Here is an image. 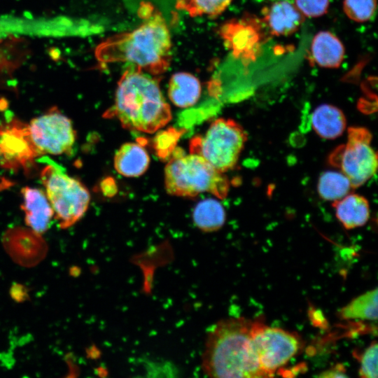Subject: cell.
Segmentation results:
<instances>
[{
    "label": "cell",
    "mask_w": 378,
    "mask_h": 378,
    "mask_svg": "<svg viewBox=\"0 0 378 378\" xmlns=\"http://www.w3.org/2000/svg\"><path fill=\"white\" fill-rule=\"evenodd\" d=\"M138 13L143 20L139 27L107 38L97 48V59L104 64L127 62L151 76L161 75L172 59L169 30L151 4L141 2Z\"/></svg>",
    "instance_id": "1"
},
{
    "label": "cell",
    "mask_w": 378,
    "mask_h": 378,
    "mask_svg": "<svg viewBox=\"0 0 378 378\" xmlns=\"http://www.w3.org/2000/svg\"><path fill=\"white\" fill-rule=\"evenodd\" d=\"M106 115L115 116L127 130L145 133L158 131L172 119L158 81L132 65L122 74L114 104Z\"/></svg>",
    "instance_id": "2"
},
{
    "label": "cell",
    "mask_w": 378,
    "mask_h": 378,
    "mask_svg": "<svg viewBox=\"0 0 378 378\" xmlns=\"http://www.w3.org/2000/svg\"><path fill=\"white\" fill-rule=\"evenodd\" d=\"M252 320L229 318L218 322L208 333L202 356L204 372L211 377H265L253 352Z\"/></svg>",
    "instance_id": "3"
},
{
    "label": "cell",
    "mask_w": 378,
    "mask_h": 378,
    "mask_svg": "<svg viewBox=\"0 0 378 378\" xmlns=\"http://www.w3.org/2000/svg\"><path fill=\"white\" fill-rule=\"evenodd\" d=\"M164 185L168 194L192 197L209 192L225 198L230 185L227 178L216 170L202 156L176 150L164 168Z\"/></svg>",
    "instance_id": "4"
},
{
    "label": "cell",
    "mask_w": 378,
    "mask_h": 378,
    "mask_svg": "<svg viewBox=\"0 0 378 378\" xmlns=\"http://www.w3.org/2000/svg\"><path fill=\"white\" fill-rule=\"evenodd\" d=\"M40 160L46 164L41 178L54 216L60 227H71L86 212L90 192L82 183L69 176L61 165L48 157Z\"/></svg>",
    "instance_id": "5"
},
{
    "label": "cell",
    "mask_w": 378,
    "mask_h": 378,
    "mask_svg": "<svg viewBox=\"0 0 378 378\" xmlns=\"http://www.w3.org/2000/svg\"><path fill=\"white\" fill-rule=\"evenodd\" d=\"M246 140L247 134L238 122L220 118L211 123L202 137L193 140L190 150L225 173L236 166Z\"/></svg>",
    "instance_id": "6"
},
{
    "label": "cell",
    "mask_w": 378,
    "mask_h": 378,
    "mask_svg": "<svg viewBox=\"0 0 378 378\" xmlns=\"http://www.w3.org/2000/svg\"><path fill=\"white\" fill-rule=\"evenodd\" d=\"M250 340L265 377L274 376L302 347L301 339L297 334L270 327L260 320L252 321Z\"/></svg>",
    "instance_id": "7"
},
{
    "label": "cell",
    "mask_w": 378,
    "mask_h": 378,
    "mask_svg": "<svg viewBox=\"0 0 378 378\" xmlns=\"http://www.w3.org/2000/svg\"><path fill=\"white\" fill-rule=\"evenodd\" d=\"M371 141L368 130L351 127L346 144L335 148L329 156V162L348 177L353 188L363 185L377 171V156Z\"/></svg>",
    "instance_id": "8"
},
{
    "label": "cell",
    "mask_w": 378,
    "mask_h": 378,
    "mask_svg": "<svg viewBox=\"0 0 378 378\" xmlns=\"http://www.w3.org/2000/svg\"><path fill=\"white\" fill-rule=\"evenodd\" d=\"M28 130L39 155L69 154L76 141L71 121L55 108L31 120Z\"/></svg>",
    "instance_id": "9"
},
{
    "label": "cell",
    "mask_w": 378,
    "mask_h": 378,
    "mask_svg": "<svg viewBox=\"0 0 378 378\" xmlns=\"http://www.w3.org/2000/svg\"><path fill=\"white\" fill-rule=\"evenodd\" d=\"M40 156L34 146L28 125L12 119L0 123V165L19 170L27 169Z\"/></svg>",
    "instance_id": "10"
},
{
    "label": "cell",
    "mask_w": 378,
    "mask_h": 378,
    "mask_svg": "<svg viewBox=\"0 0 378 378\" xmlns=\"http://www.w3.org/2000/svg\"><path fill=\"white\" fill-rule=\"evenodd\" d=\"M4 245L11 258L23 266H33L46 255L47 246L33 230L13 229L4 237Z\"/></svg>",
    "instance_id": "11"
},
{
    "label": "cell",
    "mask_w": 378,
    "mask_h": 378,
    "mask_svg": "<svg viewBox=\"0 0 378 378\" xmlns=\"http://www.w3.org/2000/svg\"><path fill=\"white\" fill-rule=\"evenodd\" d=\"M23 202L21 208L25 216V223L34 232L41 234L49 227L54 211L51 204L41 189L24 187L22 189Z\"/></svg>",
    "instance_id": "12"
},
{
    "label": "cell",
    "mask_w": 378,
    "mask_h": 378,
    "mask_svg": "<svg viewBox=\"0 0 378 378\" xmlns=\"http://www.w3.org/2000/svg\"><path fill=\"white\" fill-rule=\"evenodd\" d=\"M265 19L272 34L288 36L300 27L304 15L291 2L279 0L267 10Z\"/></svg>",
    "instance_id": "13"
},
{
    "label": "cell",
    "mask_w": 378,
    "mask_h": 378,
    "mask_svg": "<svg viewBox=\"0 0 378 378\" xmlns=\"http://www.w3.org/2000/svg\"><path fill=\"white\" fill-rule=\"evenodd\" d=\"M113 162L115 169L120 175L125 177H138L148 169L150 157L142 146L129 142L118 149Z\"/></svg>",
    "instance_id": "14"
},
{
    "label": "cell",
    "mask_w": 378,
    "mask_h": 378,
    "mask_svg": "<svg viewBox=\"0 0 378 378\" xmlns=\"http://www.w3.org/2000/svg\"><path fill=\"white\" fill-rule=\"evenodd\" d=\"M333 206L337 219L347 230L364 225L370 217L368 201L360 195L348 194L334 202Z\"/></svg>",
    "instance_id": "15"
},
{
    "label": "cell",
    "mask_w": 378,
    "mask_h": 378,
    "mask_svg": "<svg viewBox=\"0 0 378 378\" xmlns=\"http://www.w3.org/2000/svg\"><path fill=\"white\" fill-rule=\"evenodd\" d=\"M312 56L321 66L337 68L344 57V47L341 41L328 31H321L314 37L311 46Z\"/></svg>",
    "instance_id": "16"
},
{
    "label": "cell",
    "mask_w": 378,
    "mask_h": 378,
    "mask_svg": "<svg viewBox=\"0 0 378 378\" xmlns=\"http://www.w3.org/2000/svg\"><path fill=\"white\" fill-rule=\"evenodd\" d=\"M312 125L318 136L333 139L342 134L346 120L343 112L331 104H321L312 113Z\"/></svg>",
    "instance_id": "17"
},
{
    "label": "cell",
    "mask_w": 378,
    "mask_h": 378,
    "mask_svg": "<svg viewBox=\"0 0 378 378\" xmlns=\"http://www.w3.org/2000/svg\"><path fill=\"white\" fill-rule=\"evenodd\" d=\"M201 89L200 82L195 76L178 72L170 78L168 95L175 106L187 108L197 103L201 94Z\"/></svg>",
    "instance_id": "18"
},
{
    "label": "cell",
    "mask_w": 378,
    "mask_h": 378,
    "mask_svg": "<svg viewBox=\"0 0 378 378\" xmlns=\"http://www.w3.org/2000/svg\"><path fill=\"white\" fill-rule=\"evenodd\" d=\"M192 218L195 225L200 230L211 232L223 226L226 214L223 205L218 200L207 198L195 206Z\"/></svg>",
    "instance_id": "19"
},
{
    "label": "cell",
    "mask_w": 378,
    "mask_h": 378,
    "mask_svg": "<svg viewBox=\"0 0 378 378\" xmlns=\"http://www.w3.org/2000/svg\"><path fill=\"white\" fill-rule=\"evenodd\" d=\"M339 317L344 320L377 319V288L360 295L339 311Z\"/></svg>",
    "instance_id": "20"
},
{
    "label": "cell",
    "mask_w": 378,
    "mask_h": 378,
    "mask_svg": "<svg viewBox=\"0 0 378 378\" xmlns=\"http://www.w3.org/2000/svg\"><path fill=\"white\" fill-rule=\"evenodd\" d=\"M353 188L346 176L342 172L327 171L320 176L317 190L325 200L336 202L348 195Z\"/></svg>",
    "instance_id": "21"
},
{
    "label": "cell",
    "mask_w": 378,
    "mask_h": 378,
    "mask_svg": "<svg viewBox=\"0 0 378 378\" xmlns=\"http://www.w3.org/2000/svg\"><path fill=\"white\" fill-rule=\"evenodd\" d=\"M232 0H176V7L192 17L207 15L215 18L220 15Z\"/></svg>",
    "instance_id": "22"
},
{
    "label": "cell",
    "mask_w": 378,
    "mask_h": 378,
    "mask_svg": "<svg viewBox=\"0 0 378 378\" xmlns=\"http://www.w3.org/2000/svg\"><path fill=\"white\" fill-rule=\"evenodd\" d=\"M377 8V0H344L343 9L351 20L363 22L370 20Z\"/></svg>",
    "instance_id": "23"
},
{
    "label": "cell",
    "mask_w": 378,
    "mask_h": 378,
    "mask_svg": "<svg viewBox=\"0 0 378 378\" xmlns=\"http://www.w3.org/2000/svg\"><path fill=\"white\" fill-rule=\"evenodd\" d=\"M376 341H373L370 346L360 354V368L358 374L363 378L377 377V357L378 348Z\"/></svg>",
    "instance_id": "24"
},
{
    "label": "cell",
    "mask_w": 378,
    "mask_h": 378,
    "mask_svg": "<svg viewBox=\"0 0 378 378\" xmlns=\"http://www.w3.org/2000/svg\"><path fill=\"white\" fill-rule=\"evenodd\" d=\"M295 3L302 14L309 18L324 15L329 6V0H295Z\"/></svg>",
    "instance_id": "25"
},
{
    "label": "cell",
    "mask_w": 378,
    "mask_h": 378,
    "mask_svg": "<svg viewBox=\"0 0 378 378\" xmlns=\"http://www.w3.org/2000/svg\"><path fill=\"white\" fill-rule=\"evenodd\" d=\"M320 377L325 378H335V377H346L345 367L341 364L338 363L330 369L323 372L318 375Z\"/></svg>",
    "instance_id": "26"
},
{
    "label": "cell",
    "mask_w": 378,
    "mask_h": 378,
    "mask_svg": "<svg viewBox=\"0 0 378 378\" xmlns=\"http://www.w3.org/2000/svg\"><path fill=\"white\" fill-rule=\"evenodd\" d=\"M11 295L14 300L22 301L26 299L27 294L24 286L19 284H15L11 289Z\"/></svg>",
    "instance_id": "27"
},
{
    "label": "cell",
    "mask_w": 378,
    "mask_h": 378,
    "mask_svg": "<svg viewBox=\"0 0 378 378\" xmlns=\"http://www.w3.org/2000/svg\"><path fill=\"white\" fill-rule=\"evenodd\" d=\"M14 185V183L6 177L0 176V192L5 190Z\"/></svg>",
    "instance_id": "28"
}]
</instances>
